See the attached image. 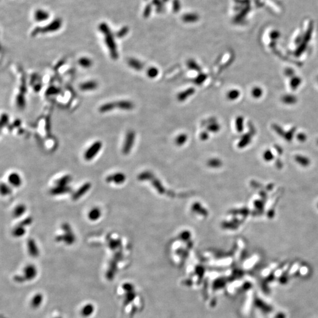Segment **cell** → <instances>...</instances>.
Instances as JSON below:
<instances>
[{
	"instance_id": "cell-1",
	"label": "cell",
	"mask_w": 318,
	"mask_h": 318,
	"mask_svg": "<svg viewBox=\"0 0 318 318\" xmlns=\"http://www.w3.org/2000/svg\"><path fill=\"white\" fill-rule=\"evenodd\" d=\"M38 275V270L36 266L32 264H28L26 265L23 270V273L21 276H18L17 279L19 283L25 282H31L34 280Z\"/></svg>"
},
{
	"instance_id": "cell-2",
	"label": "cell",
	"mask_w": 318,
	"mask_h": 318,
	"mask_svg": "<svg viewBox=\"0 0 318 318\" xmlns=\"http://www.w3.org/2000/svg\"><path fill=\"white\" fill-rule=\"evenodd\" d=\"M62 230L64 231V234L58 236L56 240L58 242L63 241L65 242V243L71 245L74 243L75 242V236L71 230V229L70 228V225L68 223H64L62 225Z\"/></svg>"
},
{
	"instance_id": "cell-3",
	"label": "cell",
	"mask_w": 318,
	"mask_h": 318,
	"mask_svg": "<svg viewBox=\"0 0 318 318\" xmlns=\"http://www.w3.org/2000/svg\"><path fill=\"white\" fill-rule=\"evenodd\" d=\"M103 144L100 141H96L93 143L85 151L84 158L86 161H91L98 154L101 150Z\"/></svg>"
},
{
	"instance_id": "cell-4",
	"label": "cell",
	"mask_w": 318,
	"mask_h": 318,
	"mask_svg": "<svg viewBox=\"0 0 318 318\" xmlns=\"http://www.w3.org/2000/svg\"><path fill=\"white\" fill-rule=\"evenodd\" d=\"M135 133L133 130L128 131L126 136L124 146L123 147V152L125 154H128L134 143Z\"/></svg>"
},
{
	"instance_id": "cell-5",
	"label": "cell",
	"mask_w": 318,
	"mask_h": 318,
	"mask_svg": "<svg viewBox=\"0 0 318 318\" xmlns=\"http://www.w3.org/2000/svg\"><path fill=\"white\" fill-rule=\"evenodd\" d=\"M96 310L95 306L92 303H86L83 305L80 310V314L84 318L90 317L93 315Z\"/></svg>"
},
{
	"instance_id": "cell-6",
	"label": "cell",
	"mask_w": 318,
	"mask_h": 318,
	"mask_svg": "<svg viewBox=\"0 0 318 318\" xmlns=\"http://www.w3.org/2000/svg\"><path fill=\"white\" fill-rule=\"evenodd\" d=\"M92 184L90 182H86L83 184L72 195V199L74 201H76L79 199L82 198L84 194H86L88 191L91 189Z\"/></svg>"
},
{
	"instance_id": "cell-7",
	"label": "cell",
	"mask_w": 318,
	"mask_h": 318,
	"mask_svg": "<svg viewBox=\"0 0 318 318\" xmlns=\"http://www.w3.org/2000/svg\"><path fill=\"white\" fill-rule=\"evenodd\" d=\"M44 295L41 293H37L34 294L31 298L30 301V305L33 309H37L40 308L44 302Z\"/></svg>"
},
{
	"instance_id": "cell-8",
	"label": "cell",
	"mask_w": 318,
	"mask_h": 318,
	"mask_svg": "<svg viewBox=\"0 0 318 318\" xmlns=\"http://www.w3.org/2000/svg\"><path fill=\"white\" fill-rule=\"evenodd\" d=\"M27 249L29 255L34 258L39 256V249L36 245L35 241L33 239H30L27 242Z\"/></svg>"
},
{
	"instance_id": "cell-9",
	"label": "cell",
	"mask_w": 318,
	"mask_h": 318,
	"mask_svg": "<svg viewBox=\"0 0 318 318\" xmlns=\"http://www.w3.org/2000/svg\"><path fill=\"white\" fill-rule=\"evenodd\" d=\"M125 180V176L123 174L121 173H116L110 176H108L106 180L107 183H114L117 185L121 184L124 182Z\"/></svg>"
},
{
	"instance_id": "cell-10",
	"label": "cell",
	"mask_w": 318,
	"mask_h": 318,
	"mask_svg": "<svg viewBox=\"0 0 318 318\" xmlns=\"http://www.w3.org/2000/svg\"><path fill=\"white\" fill-rule=\"evenodd\" d=\"M9 183L14 187H18L22 184V179L21 176L17 173H11L8 177Z\"/></svg>"
},
{
	"instance_id": "cell-11",
	"label": "cell",
	"mask_w": 318,
	"mask_h": 318,
	"mask_svg": "<svg viewBox=\"0 0 318 318\" xmlns=\"http://www.w3.org/2000/svg\"><path fill=\"white\" fill-rule=\"evenodd\" d=\"M71 190V189L67 186H55L54 187L52 188L50 190V193L53 196H57L60 194H63L65 193H68L70 192Z\"/></svg>"
},
{
	"instance_id": "cell-12",
	"label": "cell",
	"mask_w": 318,
	"mask_h": 318,
	"mask_svg": "<svg viewBox=\"0 0 318 318\" xmlns=\"http://www.w3.org/2000/svg\"><path fill=\"white\" fill-rule=\"evenodd\" d=\"M194 93H195V89L194 88H192V87L189 88L185 90V91H183L178 94L177 97V100L180 102H183L185 101L186 100H187L189 97L193 95Z\"/></svg>"
},
{
	"instance_id": "cell-13",
	"label": "cell",
	"mask_w": 318,
	"mask_h": 318,
	"mask_svg": "<svg viewBox=\"0 0 318 318\" xmlns=\"http://www.w3.org/2000/svg\"><path fill=\"white\" fill-rule=\"evenodd\" d=\"M102 216L101 210L97 207L92 208L88 213V218L92 221L98 220Z\"/></svg>"
},
{
	"instance_id": "cell-14",
	"label": "cell",
	"mask_w": 318,
	"mask_h": 318,
	"mask_svg": "<svg viewBox=\"0 0 318 318\" xmlns=\"http://www.w3.org/2000/svg\"><path fill=\"white\" fill-rule=\"evenodd\" d=\"M116 104L117 108L123 110H131L134 107L132 102L127 100H121L116 103Z\"/></svg>"
},
{
	"instance_id": "cell-15",
	"label": "cell",
	"mask_w": 318,
	"mask_h": 318,
	"mask_svg": "<svg viewBox=\"0 0 318 318\" xmlns=\"http://www.w3.org/2000/svg\"><path fill=\"white\" fill-rule=\"evenodd\" d=\"M98 84L97 82L94 81H89L82 83L80 88L82 91H92L96 90L97 88Z\"/></svg>"
},
{
	"instance_id": "cell-16",
	"label": "cell",
	"mask_w": 318,
	"mask_h": 318,
	"mask_svg": "<svg viewBox=\"0 0 318 318\" xmlns=\"http://www.w3.org/2000/svg\"><path fill=\"white\" fill-rule=\"evenodd\" d=\"M128 64L131 68L137 71H140L143 70L144 67L143 64L141 61H140L137 59L133 58H130L128 60Z\"/></svg>"
},
{
	"instance_id": "cell-17",
	"label": "cell",
	"mask_w": 318,
	"mask_h": 318,
	"mask_svg": "<svg viewBox=\"0 0 318 318\" xmlns=\"http://www.w3.org/2000/svg\"><path fill=\"white\" fill-rule=\"evenodd\" d=\"M26 206L24 204H20L17 206L14 211H13V216L16 218H18L21 217L26 212Z\"/></svg>"
},
{
	"instance_id": "cell-18",
	"label": "cell",
	"mask_w": 318,
	"mask_h": 318,
	"mask_svg": "<svg viewBox=\"0 0 318 318\" xmlns=\"http://www.w3.org/2000/svg\"><path fill=\"white\" fill-rule=\"evenodd\" d=\"M116 107H116V103H113V102L107 103L102 105L100 107L99 111L102 113H105L111 111V110H114Z\"/></svg>"
},
{
	"instance_id": "cell-19",
	"label": "cell",
	"mask_w": 318,
	"mask_h": 318,
	"mask_svg": "<svg viewBox=\"0 0 318 318\" xmlns=\"http://www.w3.org/2000/svg\"><path fill=\"white\" fill-rule=\"evenodd\" d=\"M72 177L70 175H65L55 182V186H67L71 182Z\"/></svg>"
},
{
	"instance_id": "cell-20",
	"label": "cell",
	"mask_w": 318,
	"mask_h": 318,
	"mask_svg": "<svg viewBox=\"0 0 318 318\" xmlns=\"http://www.w3.org/2000/svg\"><path fill=\"white\" fill-rule=\"evenodd\" d=\"M25 233H26L25 227L20 224H18L17 227H16L12 232L13 235L16 237H22L25 234Z\"/></svg>"
},
{
	"instance_id": "cell-21",
	"label": "cell",
	"mask_w": 318,
	"mask_h": 318,
	"mask_svg": "<svg viewBox=\"0 0 318 318\" xmlns=\"http://www.w3.org/2000/svg\"><path fill=\"white\" fill-rule=\"evenodd\" d=\"M79 65L83 68H89L92 65V61L87 57H82L78 60Z\"/></svg>"
},
{
	"instance_id": "cell-22",
	"label": "cell",
	"mask_w": 318,
	"mask_h": 318,
	"mask_svg": "<svg viewBox=\"0 0 318 318\" xmlns=\"http://www.w3.org/2000/svg\"><path fill=\"white\" fill-rule=\"evenodd\" d=\"M207 78V76L206 74L200 72V74L194 79V83L197 86H200L206 80Z\"/></svg>"
},
{
	"instance_id": "cell-23",
	"label": "cell",
	"mask_w": 318,
	"mask_h": 318,
	"mask_svg": "<svg viewBox=\"0 0 318 318\" xmlns=\"http://www.w3.org/2000/svg\"><path fill=\"white\" fill-rule=\"evenodd\" d=\"M187 67L192 70H194L199 72H200L202 71V68L200 66L193 60H189L187 61Z\"/></svg>"
},
{
	"instance_id": "cell-24",
	"label": "cell",
	"mask_w": 318,
	"mask_h": 318,
	"mask_svg": "<svg viewBox=\"0 0 318 318\" xmlns=\"http://www.w3.org/2000/svg\"><path fill=\"white\" fill-rule=\"evenodd\" d=\"M207 130L212 133H217L220 130V126L219 124L214 122L211 123L207 126Z\"/></svg>"
},
{
	"instance_id": "cell-25",
	"label": "cell",
	"mask_w": 318,
	"mask_h": 318,
	"mask_svg": "<svg viewBox=\"0 0 318 318\" xmlns=\"http://www.w3.org/2000/svg\"><path fill=\"white\" fill-rule=\"evenodd\" d=\"M158 73H159L158 70L157 68L154 67L149 68L147 72V74L148 77L151 78H154L156 77L158 75Z\"/></svg>"
},
{
	"instance_id": "cell-26",
	"label": "cell",
	"mask_w": 318,
	"mask_h": 318,
	"mask_svg": "<svg viewBox=\"0 0 318 318\" xmlns=\"http://www.w3.org/2000/svg\"><path fill=\"white\" fill-rule=\"evenodd\" d=\"M240 95V92L237 90H232L229 92L227 93V98L230 100H234L237 99Z\"/></svg>"
},
{
	"instance_id": "cell-27",
	"label": "cell",
	"mask_w": 318,
	"mask_h": 318,
	"mask_svg": "<svg viewBox=\"0 0 318 318\" xmlns=\"http://www.w3.org/2000/svg\"><path fill=\"white\" fill-rule=\"evenodd\" d=\"M11 193V189L5 183H2L1 186V193L3 196H7Z\"/></svg>"
},
{
	"instance_id": "cell-28",
	"label": "cell",
	"mask_w": 318,
	"mask_h": 318,
	"mask_svg": "<svg viewBox=\"0 0 318 318\" xmlns=\"http://www.w3.org/2000/svg\"><path fill=\"white\" fill-rule=\"evenodd\" d=\"M187 135L186 134H182L177 137L176 141L178 145L180 146V145L183 144L187 141Z\"/></svg>"
},
{
	"instance_id": "cell-29",
	"label": "cell",
	"mask_w": 318,
	"mask_h": 318,
	"mask_svg": "<svg viewBox=\"0 0 318 318\" xmlns=\"http://www.w3.org/2000/svg\"><path fill=\"white\" fill-rule=\"evenodd\" d=\"M243 120L242 117H238L236 119V128H237V130L240 132L242 131L243 130Z\"/></svg>"
},
{
	"instance_id": "cell-30",
	"label": "cell",
	"mask_w": 318,
	"mask_h": 318,
	"mask_svg": "<svg viewBox=\"0 0 318 318\" xmlns=\"http://www.w3.org/2000/svg\"><path fill=\"white\" fill-rule=\"evenodd\" d=\"M33 221V220L31 217H27L26 218V219H24V220H23L19 224L24 226V227H26V226H29L31 224Z\"/></svg>"
},
{
	"instance_id": "cell-31",
	"label": "cell",
	"mask_w": 318,
	"mask_h": 318,
	"mask_svg": "<svg viewBox=\"0 0 318 318\" xmlns=\"http://www.w3.org/2000/svg\"><path fill=\"white\" fill-rule=\"evenodd\" d=\"M1 127H3L8 123L9 116L7 114H3L2 116H1Z\"/></svg>"
},
{
	"instance_id": "cell-32",
	"label": "cell",
	"mask_w": 318,
	"mask_h": 318,
	"mask_svg": "<svg viewBox=\"0 0 318 318\" xmlns=\"http://www.w3.org/2000/svg\"><path fill=\"white\" fill-rule=\"evenodd\" d=\"M17 102V104H18V107H23L24 106L25 101H24V99L23 97H18Z\"/></svg>"
},
{
	"instance_id": "cell-33",
	"label": "cell",
	"mask_w": 318,
	"mask_h": 318,
	"mask_svg": "<svg viewBox=\"0 0 318 318\" xmlns=\"http://www.w3.org/2000/svg\"><path fill=\"white\" fill-rule=\"evenodd\" d=\"M58 90L57 89H55V88H54V87H52V88H50L49 89V90L48 91H47V93L48 94H57L58 93Z\"/></svg>"
},
{
	"instance_id": "cell-34",
	"label": "cell",
	"mask_w": 318,
	"mask_h": 318,
	"mask_svg": "<svg viewBox=\"0 0 318 318\" xmlns=\"http://www.w3.org/2000/svg\"><path fill=\"white\" fill-rule=\"evenodd\" d=\"M209 138V133L207 131H203L200 134V138L202 140H206Z\"/></svg>"
},
{
	"instance_id": "cell-35",
	"label": "cell",
	"mask_w": 318,
	"mask_h": 318,
	"mask_svg": "<svg viewBox=\"0 0 318 318\" xmlns=\"http://www.w3.org/2000/svg\"><path fill=\"white\" fill-rule=\"evenodd\" d=\"M53 318H62V317L61 316H55V317H53Z\"/></svg>"
}]
</instances>
